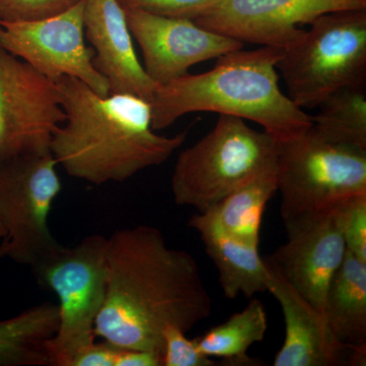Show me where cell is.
I'll return each mask as SVG.
<instances>
[{
	"mask_svg": "<svg viewBox=\"0 0 366 366\" xmlns=\"http://www.w3.org/2000/svg\"><path fill=\"white\" fill-rule=\"evenodd\" d=\"M6 237V231H4V227H2L1 223H0V243H1L2 240Z\"/></svg>",
	"mask_w": 366,
	"mask_h": 366,
	"instance_id": "obj_29",
	"label": "cell"
},
{
	"mask_svg": "<svg viewBox=\"0 0 366 366\" xmlns=\"http://www.w3.org/2000/svg\"><path fill=\"white\" fill-rule=\"evenodd\" d=\"M363 9L366 0H221L194 21L242 43L285 49L322 14Z\"/></svg>",
	"mask_w": 366,
	"mask_h": 366,
	"instance_id": "obj_11",
	"label": "cell"
},
{
	"mask_svg": "<svg viewBox=\"0 0 366 366\" xmlns=\"http://www.w3.org/2000/svg\"><path fill=\"white\" fill-rule=\"evenodd\" d=\"M283 222L287 240L269 257L288 283L324 315L327 288L347 254L333 209Z\"/></svg>",
	"mask_w": 366,
	"mask_h": 366,
	"instance_id": "obj_13",
	"label": "cell"
},
{
	"mask_svg": "<svg viewBox=\"0 0 366 366\" xmlns=\"http://www.w3.org/2000/svg\"><path fill=\"white\" fill-rule=\"evenodd\" d=\"M189 226L201 236L207 254L218 269L219 283L226 298L235 300L240 295L252 298L268 291V273L259 247L224 232L209 212L192 216Z\"/></svg>",
	"mask_w": 366,
	"mask_h": 366,
	"instance_id": "obj_16",
	"label": "cell"
},
{
	"mask_svg": "<svg viewBox=\"0 0 366 366\" xmlns=\"http://www.w3.org/2000/svg\"><path fill=\"white\" fill-rule=\"evenodd\" d=\"M277 192L283 221L331 211L348 197L366 194V150L330 143L310 127L280 144Z\"/></svg>",
	"mask_w": 366,
	"mask_h": 366,
	"instance_id": "obj_7",
	"label": "cell"
},
{
	"mask_svg": "<svg viewBox=\"0 0 366 366\" xmlns=\"http://www.w3.org/2000/svg\"><path fill=\"white\" fill-rule=\"evenodd\" d=\"M84 36V0L45 20L0 21V47L53 81L72 76L107 97L109 83L94 66L95 51L86 47Z\"/></svg>",
	"mask_w": 366,
	"mask_h": 366,
	"instance_id": "obj_10",
	"label": "cell"
},
{
	"mask_svg": "<svg viewBox=\"0 0 366 366\" xmlns=\"http://www.w3.org/2000/svg\"><path fill=\"white\" fill-rule=\"evenodd\" d=\"M124 11L132 36L143 52L144 71L157 86L185 76L197 64L244 46L189 19L168 18L139 9Z\"/></svg>",
	"mask_w": 366,
	"mask_h": 366,
	"instance_id": "obj_12",
	"label": "cell"
},
{
	"mask_svg": "<svg viewBox=\"0 0 366 366\" xmlns=\"http://www.w3.org/2000/svg\"><path fill=\"white\" fill-rule=\"evenodd\" d=\"M276 192L277 165L245 183L208 212L224 232L259 247L262 216Z\"/></svg>",
	"mask_w": 366,
	"mask_h": 366,
	"instance_id": "obj_19",
	"label": "cell"
},
{
	"mask_svg": "<svg viewBox=\"0 0 366 366\" xmlns=\"http://www.w3.org/2000/svg\"><path fill=\"white\" fill-rule=\"evenodd\" d=\"M312 129L330 143L366 150L365 84L344 86L317 105Z\"/></svg>",
	"mask_w": 366,
	"mask_h": 366,
	"instance_id": "obj_21",
	"label": "cell"
},
{
	"mask_svg": "<svg viewBox=\"0 0 366 366\" xmlns=\"http://www.w3.org/2000/svg\"><path fill=\"white\" fill-rule=\"evenodd\" d=\"M31 269L41 287L59 300V327L49 341L53 365L71 366L95 342L107 284V238L93 234L72 247L59 244Z\"/></svg>",
	"mask_w": 366,
	"mask_h": 366,
	"instance_id": "obj_6",
	"label": "cell"
},
{
	"mask_svg": "<svg viewBox=\"0 0 366 366\" xmlns=\"http://www.w3.org/2000/svg\"><path fill=\"white\" fill-rule=\"evenodd\" d=\"M221 0H119L124 9H139L168 18L197 20Z\"/></svg>",
	"mask_w": 366,
	"mask_h": 366,
	"instance_id": "obj_25",
	"label": "cell"
},
{
	"mask_svg": "<svg viewBox=\"0 0 366 366\" xmlns=\"http://www.w3.org/2000/svg\"><path fill=\"white\" fill-rule=\"evenodd\" d=\"M117 366H163L162 354L150 350L122 348Z\"/></svg>",
	"mask_w": 366,
	"mask_h": 366,
	"instance_id": "obj_27",
	"label": "cell"
},
{
	"mask_svg": "<svg viewBox=\"0 0 366 366\" xmlns=\"http://www.w3.org/2000/svg\"><path fill=\"white\" fill-rule=\"evenodd\" d=\"M282 53L264 46L242 48L217 59L208 71L156 86L152 127L161 131L189 113L216 112L254 122L280 144L302 136L312 127V115L281 91L277 64Z\"/></svg>",
	"mask_w": 366,
	"mask_h": 366,
	"instance_id": "obj_3",
	"label": "cell"
},
{
	"mask_svg": "<svg viewBox=\"0 0 366 366\" xmlns=\"http://www.w3.org/2000/svg\"><path fill=\"white\" fill-rule=\"evenodd\" d=\"M57 327L59 308L49 301L0 320V366H54L49 341Z\"/></svg>",
	"mask_w": 366,
	"mask_h": 366,
	"instance_id": "obj_18",
	"label": "cell"
},
{
	"mask_svg": "<svg viewBox=\"0 0 366 366\" xmlns=\"http://www.w3.org/2000/svg\"><path fill=\"white\" fill-rule=\"evenodd\" d=\"M66 122L53 134L50 151L71 177L95 185L122 182L168 160L189 132L156 134L149 101L131 94L102 97L72 76L55 81Z\"/></svg>",
	"mask_w": 366,
	"mask_h": 366,
	"instance_id": "obj_2",
	"label": "cell"
},
{
	"mask_svg": "<svg viewBox=\"0 0 366 366\" xmlns=\"http://www.w3.org/2000/svg\"><path fill=\"white\" fill-rule=\"evenodd\" d=\"M6 257V245H4V242L0 243V259H4Z\"/></svg>",
	"mask_w": 366,
	"mask_h": 366,
	"instance_id": "obj_28",
	"label": "cell"
},
{
	"mask_svg": "<svg viewBox=\"0 0 366 366\" xmlns=\"http://www.w3.org/2000/svg\"><path fill=\"white\" fill-rule=\"evenodd\" d=\"M333 213L347 252L366 261V194L348 197Z\"/></svg>",
	"mask_w": 366,
	"mask_h": 366,
	"instance_id": "obj_22",
	"label": "cell"
},
{
	"mask_svg": "<svg viewBox=\"0 0 366 366\" xmlns=\"http://www.w3.org/2000/svg\"><path fill=\"white\" fill-rule=\"evenodd\" d=\"M324 315L339 343L366 352V261L347 252L327 288Z\"/></svg>",
	"mask_w": 366,
	"mask_h": 366,
	"instance_id": "obj_17",
	"label": "cell"
},
{
	"mask_svg": "<svg viewBox=\"0 0 366 366\" xmlns=\"http://www.w3.org/2000/svg\"><path fill=\"white\" fill-rule=\"evenodd\" d=\"M212 305L194 257L170 247L158 228L120 229L107 238V284L96 337L119 348L163 354L165 327L187 334L208 319Z\"/></svg>",
	"mask_w": 366,
	"mask_h": 366,
	"instance_id": "obj_1",
	"label": "cell"
},
{
	"mask_svg": "<svg viewBox=\"0 0 366 366\" xmlns=\"http://www.w3.org/2000/svg\"><path fill=\"white\" fill-rule=\"evenodd\" d=\"M163 366H215L213 358L204 355L197 347V338L189 339L187 333L174 326L163 331Z\"/></svg>",
	"mask_w": 366,
	"mask_h": 366,
	"instance_id": "obj_24",
	"label": "cell"
},
{
	"mask_svg": "<svg viewBox=\"0 0 366 366\" xmlns=\"http://www.w3.org/2000/svg\"><path fill=\"white\" fill-rule=\"evenodd\" d=\"M280 143L245 120L219 115L214 129L178 156L171 178L175 204L206 213L277 165Z\"/></svg>",
	"mask_w": 366,
	"mask_h": 366,
	"instance_id": "obj_4",
	"label": "cell"
},
{
	"mask_svg": "<svg viewBox=\"0 0 366 366\" xmlns=\"http://www.w3.org/2000/svg\"><path fill=\"white\" fill-rule=\"evenodd\" d=\"M51 152L26 154L0 163V223L6 257L32 267L60 243L48 218L61 192Z\"/></svg>",
	"mask_w": 366,
	"mask_h": 366,
	"instance_id": "obj_8",
	"label": "cell"
},
{
	"mask_svg": "<svg viewBox=\"0 0 366 366\" xmlns=\"http://www.w3.org/2000/svg\"><path fill=\"white\" fill-rule=\"evenodd\" d=\"M120 350L109 342H94L72 360L71 366H117Z\"/></svg>",
	"mask_w": 366,
	"mask_h": 366,
	"instance_id": "obj_26",
	"label": "cell"
},
{
	"mask_svg": "<svg viewBox=\"0 0 366 366\" xmlns=\"http://www.w3.org/2000/svg\"><path fill=\"white\" fill-rule=\"evenodd\" d=\"M267 330L266 308L261 300L252 297L242 312L197 337V347L208 357L222 358L225 365H261L247 352L252 344L264 340Z\"/></svg>",
	"mask_w": 366,
	"mask_h": 366,
	"instance_id": "obj_20",
	"label": "cell"
},
{
	"mask_svg": "<svg viewBox=\"0 0 366 366\" xmlns=\"http://www.w3.org/2000/svg\"><path fill=\"white\" fill-rule=\"evenodd\" d=\"M310 25L277 64L288 97L303 110L366 81V9L322 14Z\"/></svg>",
	"mask_w": 366,
	"mask_h": 366,
	"instance_id": "obj_5",
	"label": "cell"
},
{
	"mask_svg": "<svg viewBox=\"0 0 366 366\" xmlns=\"http://www.w3.org/2000/svg\"><path fill=\"white\" fill-rule=\"evenodd\" d=\"M84 26L95 51L94 66L109 83L110 94H131L150 102L157 85L137 59L119 0H84Z\"/></svg>",
	"mask_w": 366,
	"mask_h": 366,
	"instance_id": "obj_15",
	"label": "cell"
},
{
	"mask_svg": "<svg viewBox=\"0 0 366 366\" xmlns=\"http://www.w3.org/2000/svg\"><path fill=\"white\" fill-rule=\"evenodd\" d=\"M83 0H0V21L19 23L52 18Z\"/></svg>",
	"mask_w": 366,
	"mask_h": 366,
	"instance_id": "obj_23",
	"label": "cell"
},
{
	"mask_svg": "<svg viewBox=\"0 0 366 366\" xmlns=\"http://www.w3.org/2000/svg\"><path fill=\"white\" fill-rule=\"evenodd\" d=\"M64 122L55 81L0 47V163L51 152L53 134Z\"/></svg>",
	"mask_w": 366,
	"mask_h": 366,
	"instance_id": "obj_9",
	"label": "cell"
},
{
	"mask_svg": "<svg viewBox=\"0 0 366 366\" xmlns=\"http://www.w3.org/2000/svg\"><path fill=\"white\" fill-rule=\"evenodd\" d=\"M264 262L268 291L280 305L285 320V340L274 366L365 365L366 352L339 343L322 312L288 283L269 257Z\"/></svg>",
	"mask_w": 366,
	"mask_h": 366,
	"instance_id": "obj_14",
	"label": "cell"
}]
</instances>
